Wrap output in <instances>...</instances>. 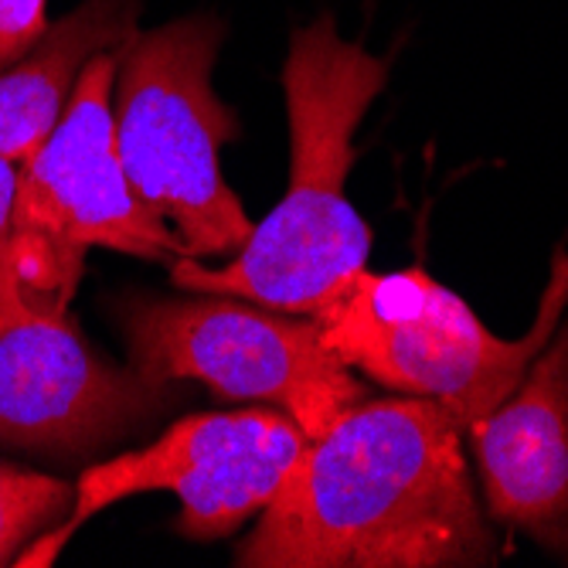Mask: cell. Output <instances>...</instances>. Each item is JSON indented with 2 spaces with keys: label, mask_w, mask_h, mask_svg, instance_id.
I'll return each instance as SVG.
<instances>
[{
  "label": "cell",
  "mask_w": 568,
  "mask_h": 568,
  "mask_svg": "<svg viewBox=\"0 0 568 568\" xmlns=\"http://www.w3.org/2000/svg\"><path fill=\"white\" fill-rule=\"evenodd\" d=\"M140 0H85L0 72V158L28 164L62 120L75 82L99 51H116L136 34Z\"/></svg>",
  "instance_id": "10"
},
{
  "label": "cell",
  "mask_w": 568,
  "mask_h": 568,
  "mask_svg": "<svg viewBox=\"0 0 568 568\" xmlns=\"http://www.w3.org/2000/svg\"><path fill=\"white\" fill-rule=\"evenodd\" d=\"M467 436L494 518L568 561V321Z\"/></svg>",
  "instance_id": "9"
},
{
  "label": "cell",
  "mask_w": 568,
  "mask_h": 568,
  "mask_svg": "<svg viewBox=\"0 0 568 568\" xmlns=\"http://www.w3.org/2000/svg\"><path fill=\"white\" fill-rule=\"evenodd\" d=\"M14 194H18V164L0 158V327L34 317L18 283L14 263Z\"/></svg>",
  "instance_id": "12"
},
{
  "label": "cell",
  "mask_w": 568,
  "mask_h": 568,
  "mask_svg": "<svg viewBox=\"0 0 568 568\" xmlns=\"http://www.w3.org/2000/svg\"><path fill=\"white\" fill-rule=\"evenodd\" d=\"M306 439L273 405L184 416L153 443L82 470L69 514L34 538L14 565H51L95 514L158 490L181 500L178 535L197 541L235 535L248 518H260Z\"/></svg>",
  "instance_id": "7"
},
{
  "label": "cell",
  "mask_w": 568,
  "mask_h": 568,
  "mask_svg": "<svg viewBox=\"0 0 568 568\" xmlns=\"http://www.w3.org/2000/svg\"><path fill=\"white\" fill-rule=\"evenodd\" d=\"M463 426L433 398H365L306 439L260 510L245 568L490 565Z\"/></svg>",
  "instance_id": "1"
},
{
  "label": "cell",
  "mask_w": 568,
  "mask_h": 568,
  "mask_svg": "<svg viewBox=\"0 0 568 568\" xmlns=\"http://www.w3.org/2000/svg\"><path fill=\"white\" fill-rule=\"evenodd\" d=\"M388 82V62L347 41L331 14L296 28L283 65L290 113V184L276 209L219 270L174 260L171 283L242 296L290 314H317L337 286L368 266L372 229L344 194L354 133Z\"/></svg>",
  "instance_id": "2"
},
{
  "label": "cell",
  "mask_w": 568,
  "mask_h": 568,
  "mask_svg": "<svg viewBox=\"0 0 568 568\" xmlns=\"http://www.w3.org/2000/svg\"><path fill=\"white\" fill-rule=\"evenodd\" d=\"M171 388L92 351L65 314L0 327L4 446L44 456L92 453L153 416Z\"/></svg>",
  "instance_id": "8"
},
{
  "label": "cell",
  "mask_w": 568,
  "mask_h": 568,
  "mask_svg": "<svg viewBox=\"0 0 568 568\" xmlns=\"http://www.w3.org/2000/svg\"><path fill=\"white\" fill-rule=\"evenodd\" d=\"M219 48L222 21L209 14L136 31L113 85L126 181L187 260L239 252L255 229L222 174V146L242 130L212 85Z\"/></svg>",
  "instance_id": "3"
},
{
  "label": "cell",
  "mask_w": 568,
  "mask_h": 568,
  "mask_svg": "<svg viewBox=\"0 0 568 568\" xmlns=\"http://www.w3.org/2000/svg\"><path fill=\"white\" fill-rule=\"evenodd\" d=\"M568 306V248L551 255L538 317L518 341L497 337L449 286L426 270L347 276L337 293L310 314L324 344L351 372L398 392L443 402L470 426L494 412L555 334Z\"/></svg>",
  "instance_id": "4"
},
{
  "label": "cell",
  "mask_w": 568,
  "mask_h": 568,
  "mask_svg": "<svg viewBox=\"0 0 568 568\" xmlns=\"http://www.w3.org/2000/svg\"><path fill=\"white\" fill-rule=\"evenodd\" d=\"M130 365L158 385L201 382L222 398L283 408L314 439L372 398L310 314L242 296L130 300L120 310Z\"/></svg>",
  "instance_id": "6"
},
{
  "label": "cell",
  "mask_w": 568,
  "mask_h": 568,
  "mask_svg": "<svg viewBox=\"0 0 568 568\" xmlns=\"http://www.w3.org/2000/svg\"><path fill=\"white\" fill-rule=\"evenodd\" d=\"M116 51H99L38 153L18 168L14 263L34 317H59L82 280L89 248L136 260H181L178 239L133 194L113 120Z\"/></svg>",
  "instance_id": "5"
},
{
  "label": "cell",
  "mask_w": 568,
  "mask_h": 568,
  "mask_svg": "<svg viewBox=\"0 0 568 568\" xmlns=\"http://www.w3.org/2000/svg\"><path fill=\"white\" fill-rule=\"evenodd\" d=\"M72 500V484L0 459V565H14L34 538L55 528Z\"/></svg>",
  "instance_id": "11"
},
{
  "label": "cell",
  "mask_w": 568,
  "mask_h": 568,
  "mask_svg": "<svg viewBox=\"0 0 568 568\" xmlns=\"http://www.w3.org/2000/svg\"><path fill=\"white\" fill-rule=\"evenodd\" d=\"M48 0H0V72L14 65L44 34Z\"/></svg>",
  "instance_id": "13"
}]
</instances>
